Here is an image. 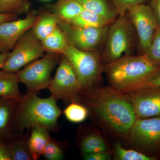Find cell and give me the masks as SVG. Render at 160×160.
I'll list each match as a JSON object with an SVG mask.
<instances>
[{
    "instance_id": "obj_3",
    "label": "cell",
    "mask_w": 160,
    "mask_h": 160,
    "mask_svg": "<svg viewBox=\"0 0 160 160\" xmlns=\"http://www.w3.org/2000/svg\"><path fill=\"white\" fill-rule=\"evenodd\" d=\"M53 96L39 97L37 92L23 95L19 101L12 125L13 134L24 133L26 130L41 127L49 132H57L60 129L58 120L62 111Z\"/></svg>"
},
{
    "instance_id": "obj_23",
    "label": "cell",
    "mask_w": 160,
    "mask_h": 160,
    "mask_svg": "<svg viewBox=\"0 0 160 160\" xmlns=\"http://www.w3.org/2000/svg\"><path fill=\"white\" fill-rule=\"evenodd\" d=\"M80 147L84 155L106 151L108 149L102 138L94 133H89L82 138Z\"/></svg>"
},
{
    "instance_id": "obj_11",
    "label": "cell",
    "mask_w": 160,
    "mask_h": 160,
    "mask_svg": "<svg viewBox=\"0 0 160 160\" xmlns=\"http://www.w3.org/2000/svg\"><path fill=\"white\" fill-rule=\"evenodd\" d=\"M129 134L132 141L143 149L158 152L160 149V117L137 119Z\"/></svg>"
},
{
    "instance_id": "obj_8",
    "label": "cell",
    "mask_w": 160,
    "mask_h": 160,
    "mask_svg": "<svg viewBox=\"0 0 160 160\" xmlns=\"http://www.w3.org/2000/svg\"><path fill=\"white\" fill-rule=\"evenodd\" d=\"M59 25L65 32L69 45L80 50L101 54L109 25L103 28H92L78 26L66 21H63Z\"/></svg>"
},
{
    "instance_id": "obj_1",
    "label": "cell",
    "mask_w": 160,
    "mask_h": 160,
    "mask_svg": "<svg viewBox=\"0 0 160 160\" xmlns=\"http://www.w3.org/2000/svg\"><path fill=\"white\" fill-rule=\"evenodd\" d=\"M82 101L87 108L120 135L129 134L137 119L128 98L111 86L93 89Z\"/></svg>"
},
{
    "instance_id": "obj_18",
    "label": "cell",
    "mask_w": 160,
    "mask_h": 160,
    "mask_svg": "<svg viewBox=\"0 0 160 160\" xmlns=\"http://www.w3.org/2000/svg\"><path fill=\"white\" fill-rule=\"evenodd\" d=\"M19 83L17 73L0 70V97L20 101L23 95L19 89Z\"/></svg>"
},
{
    "instance_id": "obj_37",
    "label": "cell",
    "mask_w": 160,
    "mask_h": 160,
    "mask_svg": "<svg viewBox=\"0 0 160 160\" xmlns=\"http://www.w3.org/2000/svg\"><path fill=\"white\" fill-rule=\"evenodd\" d=\"M28 1H29V0H28Z\"/></svg>"
},
{
    "instance_id": "obj_15",
    "label": "cell",
    "mask_w": 160,
    "mask_h": 160,
    "mask_svg": "<svg viewBox=\"0 0 160 160\" xmlns=\"http://www.w3.org/2000/svg\"><path fill=\"white\" fill-rule=\"evenodd\" d=\"M63 21L59 16L46 8L42 9L38 12L37 21L31 29L32 32L38 39L42 41Z\"/></svg>"
},
{
    "instance_id": "obj_34",
    "label": "cell",
    "mask_w": 160,
    "mask_h": 160,
    "mask_svg": "<svg viewBox=\"0 0 160 160\" xmlns=\"http://www.w3.org/2000/svg\"><path fill=\"white\" fill-rule=\"evenodd\" d=\"M18 16L0 12V24L18 19Z\"/></svg>"
},
{
    "instance_id": "obj_30",
    "label": "cell",
    "mask_w": 160,
    "mask_h": 160,
    "mask_svg": "<svg viewBox=\"0 0 160 160\" xmlns=\"http://www.w3.org/2000/svg\"><path fill=\"white\" fill-rule=\"evenodd\" d=\"M0 160H13L11 150L7 142L0 139Z\"/></svg>"
},
{
    "instance_id": "obj_7",
    "label": "cell",
    "mask_w": 160,
    "mask_h": 160,
    "mask_svg": "<svg viewBox=\"0 0 160 160\" xmlns=\"http://www.w3.org/2000/svg\"><path fill=\"white\" fill-rule=\"evenodd\" d=\"M47 89L55 98L65 103H79L82 101L77 77L71 64L63 54L61 55L56 72Z\"/></svg>"
},
{
    "instance_id": "obj_26",
    "label": "cell",
    "mask_w": 160,
    "mask_h": 160,
    "mask_svg": "<svg viewBox=\"0 0 160 160\" xmlns=\"http://www.w3.org/2000/svg\"><path fill=\"white\" fill-rule=\"evenodd\" d=\"M61 141L50 137L44 149L42 156L46 160H61L64 158L65 147Z\"/></svg>"
},
{
    "instance_id": "obj_33",
    "label": "cell",
    "mask_w": 160,
    "mask_h": 160,
    "mask_svg": "<svg viewBox=\"0 0 160 160\" xmlns=\"http://www.w3.org/2000/svg\"><path fill=\"white\" fill-rule=\"evenodd\" d=\"M149 6L160 26V0H151Z\"/></svg>"
},
{
    "instance_id": "obj_19",
    "label": "cell",
    "mask_w": 160,
    "mask_h": 160,
    "mask_svg": "<svg viewBox=\"0 0 160 160\" xmlns=\"http://www.w3.org/2000/svg\"><path fill=\"white\" fill-rule=\"evenodd\" d=\"M51 136L49 132L41 127L31 128L28 145L33 160L40 159Z\"/></svg>"
},
{
    "instance_id": "obj_2",
    "label": "cell",
    "mask_w": 160,
    "mask_h": 160,
    "mask_svg": "<svg viewBox=\"0 0 160 160\" xmlns=\"http://www.w3.org/2000/svg\"><path fill=\"white\" fill-rule=\"evenodd\" d=\"M160 69V64L153 62L144 54L124 56L104 64L102 72L111 87L124 94L138 89Z\"/></svg>"
},
{
    "instance_id": "obj_32",
    "label": "cell",
    "mask_w": 160,
    "mask_h": 160,
    "mask_svg": "<svg viewBox=\"0 0 160 160\" xmlns=\"http://www.w3.org/2000/svg\"><path fill=\"white\" fill-rule=\"evenodd\" d=\"M86 160H108L110 159V154L107 151L100 152L91 154L84 155Z\"/></svg>"
},
{
    "instance_id": "obj_5",
    "label": "cell",
    "mask_w": 160,
    "mask_h": 160,
    "mask_svg": "<svg viewBox=\"0 0 160 160\" xmlns=\"http://www.w3.org/2000/svg\"><path fill=\"white\" fill-rule=\"evenodd\" d=\"M62 54L71 64L77 77L82 101L99 81L103 65L101 55L94 52L80 50L69 44Z\"/></svg>"
},
{
    "instance_id": "obj_16",
    "label": "cell",
    "mask_w": 160,
    "mask_h": 160,
    "mask_svg": "<svg viewBox=\"0 0 160 160\" xmlns=\"http://www.w3.org/2000/svg\"><path fill=\"white\" fill-rule=\"evenodd\" d=\"M31 129L22 134H12L7 140L13 160H33L29 151L28 141Z\"/></svg>"
},
{
    "instance_id": "obj_9",
    "label": "cell",
    "mask_w": 160,
    "mask_h": 160,
    "mask_svg": "<svg viewBox=\"0 0 160 160\" xmlns=\"http://www.w3.org/2000/svg\"><path fill=\"white\" fill-rule=\"evenodd\" d=\"M12 50L9 52L2 69L16 73L43 57L45 52L41 41L32 34L31 29L21 38Z\"/></svg>"
},
{
    "instance_id": "obj_6",
    "label": "cell",
    "mask_w": 160,
    "mask_h": 160,
    "mask_svg": "<svg viewBox=\"0 0 160 160\" xmlns=\"http://www.w3.org/2000/svg\"><path fill=\"white\" fill-rule=\"evenodd\" d=\"M60 56L56 53H46L16 72L19 82L26 86L27 92L38 93L47 89L52 72L59 63Z\"/></svg>"
},
{
    "instance_id": "obj_22",
    "label": "cell",
    "mask_w": 160,
    "mask_h": 160,
    "mask_svg": "<svg viewBox=\"0 0 160 160\" xmlns=\"http://www.w3.org/2000/svg\"><path fill=\"white\" fill-rule=\"evenodd\" d=\"M113 21L84 9L78 16L68 22L83 27L101 28L109 26Z\"/></svg>"
},
{
    "instance_id": "obj_12",
    "label": "cell",
    "mask_w": 160,
    "mask_h": 160,
    "mask_svg": "<svg viewBox=\"0 0 160 160\" xmlns=\"http://www.w3.org/2000/svg\"><path fill=\"white\" fill-rule=\"evenodd\" d=\"M38 12L30 10L26 18L0 24V54L10 52L26 32L32 28Z\"/></svg>"
},
{
    "instance_id": "obj_20",
    "label": "cell",
    "mask_w": 160,
    "mask_h": 160,
    "mask_svg": "<svg viewBox=\"0 0 160 160\" xmlns=\"http://www.w3.org/2000/svg\"><path fill=\"white\" fill-rule=\"evenodd\" d=\"M46 53L62 54L69 45L65 32L58 25L51 33L41 41Z\"/></svg>"
},
{
    "instance_id": "obj_10",
    "label": "cell",
    "mask_w": 160,
    "mask_h": 160,
    "mask_svg": "<svg viewBox=\"0 0 160 160\" xmlns=\"http://www.w3.org/2000/svg\"><path fill=\"white\" fill-rule=\"evenodd\" d=\"M126 14L136 32L140 54H145L159 26L151 7L142 3L130 8Z\"/></svg>"
},
{
    "instance_id": "obj_17",
    "label": "cell",
    "mask_w": 160,
    "mask_h": 160,
    "mask_svg": "<svg viewBox=\"0 0 160 160\" xmlns=\"http://www.w3.org/2000/svg\"><path fill=\"white\" fill-rule=\"evenodd\" d=\"M45 8L66 22L73 19L84 9L77 0H58L53 4L47 5Z\"/></svg>"
},
{
    "instance_id": "obj_4",
    "label": "cell",
    "mask_w": 160,
    "mask_h": 160,
    "mask_svg": "<svg viewBox=\"0 0 160 160\" xmlns=\"http://www.w3.org/2000/svg\"><path fill=\"white\" fill-rule=\"evenodd\" d=\"M138 48L136 32L126 14L118 15L109 25L101 52L102 65L114 62L122 57L133 55Z\"/></svg>"
},
{
    "instance_id": "obj_21",
    "label": "cell",
    "mask_w": 160,
    "mask_h": 160,
    "mask_svg": "<svg viewBox=\"0 0 160 160\" xmlns=\"http://www.w3.org/2000/svg\"><path fill=\"white\" fill-rule=\"evenodd\" d=\"M83 9L93 12L102 16L114 21L119 14L110 0H77Z\"/></svg>"
},
{
    "instance_id": "obj_36",
    "label": "cell",
    "mask_w": 160,
    "mask_h": 160,
    "mask_svg": "<svg viewBox=\"0 0 160 160\" xmlns=\"http://www.w3.org/2000/svg\"><path fill=\"white\" fill-rule=\"evenodd\" d=\"M41 1H49V0H41Z\"/></svg>"
},
{
    "instance_id": "obj_31",
    "label": "cell",
    "mask_w": 160,
    "mask_h": 160,
    "mask_svg": "<svg viewBox=\"0 0 160 160\" xmlns=\"http://www.w3.org/2000/svg\"><path fill=\"white\" fill-rule=\"evenodd\" d=\"M146 88H160V69L138 89Z\"/></svg>"
},
{
    "instance_id": "obj_25",
    "label": "cell",
    "mask_w": 160,
    "mask_h": 160,
    "mask_svg": "<svg viewBox=\"0 0 160 160\" xmlns=\"http://www.w3.org/2000/svg\"><path fill=\"white\" fill-rule=\"evenodd\" d=\"M67 119L73 123H80L86 120L88 110L86 106L77 102L70 103L63 111Z\"/></svg>"
},
{
    "instance_id": "obj_35",
    "label": "cell",
    "mask_w": 160,
    "mask_h": 160,
    "mask_svg": "<svg viewBox=\"0 0 160 160\" xmlns=\"http://www.w3.org/2000/svg\"><path fill=\"white\" fill-rule=\"evenodd\" d=\"M9 52H4L0 54V69H2L5 61L8 57Z\"/></svg>"
},
{
    "instance_id": "obj_24",
    "label": "cell",
    "mask_w": 160,
    "mask_h": 160,
    "mask_svg": "<svg viewBox=\"0 0 160 160\" xmlns=\"http://www.w3.org/2000/svg\"><path fill=\"white\" fill-rule=\"evenodd\" d=\"M31 6L28 0H0V12L17 16L27 14Z\"/></svg>"
},
{
    "instance_id": "obj_28",
    "label": "cell",
    "mask_w": 160,
    "mask_h": 160,
    "mask_svg": "<svg viewBox=\"0 0 160 160\" xmlns=\"http://www.w3.org/2000/svg\"><path fill=\"white\" fill-rule=\"evenodd\" d=\"M145 54L153 62L160 64V26L158 28L149 49Z\"/></svg>"
},
{
    "instance_id": "obj_27",
    "label": "cell",
    "mask_w": 160,
    "mask_h": 160,
    "mask_svg": "<svg viewBox=\"0 0 160 160\" xmlns=\"http://www.w3.org/2000/svg\"><path fill=\"white\" fill-rule=\"evenodd\" d=\"M117 159L120 160H155L157 158L131 149H124L119 143L115 146Z\"/></svg>"
},
{
    "instance_id": "obj_14",
    "label": "cell",
    "mask_w": 160,
    "mask_h": 160,
    "mask_svg": "<svg viewBox=\"0 0 160 160\" xmlns=\"http://www.w3.org/2000/svg\"><path fill=\"white\" fill-rule=\"evenodd\" d=\"M19 101L0 97V139L6 141L13 134L12 125Z\"/></svg>"
},
{
    "instance_id": "obj_29",
    "label": "cell",
    "mask_w": 160,
    "mask_h": 160,
    "mask_svg": "<svg viewBox=\"0 0 160 160\" xmlns=\"http://www.w3.org/2000/svg\"><path fill=\"white\" fill-rule=\"evenodd\" d=\"M117 9L119 15L126 14L133 6L144 3L145 0H110Z\"/></svg>"
},
{
    "instance_id": "obj_13",
    "label": "cell",
    "mask_w": 160,
    "mask_h": 160,
    "mask_svg": "<svg viewBox=\"0 0 160 160\" xmlns=\"http://www.w3.org/2000/svg\"><path fill=\"white\" fill-rule=\"evenodd\" d=\"M126 93L137 118L160 117V88H141Z\"/></svg>"
}]
</instances>
